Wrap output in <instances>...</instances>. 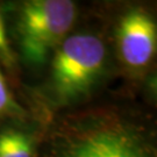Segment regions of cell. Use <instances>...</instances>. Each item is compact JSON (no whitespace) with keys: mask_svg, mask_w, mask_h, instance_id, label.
I'll return each mask as SVG.
<instances>
[{"mask_svg":"<svg viewBox=\"0 0 157 157\" xmlns=\"http://www.w3.org/2000/svg\"><path fill=\"white\" fill-rule=\"evenodd\" d=\"M152 105L132 87L47 120L37 157H157Z\"/></svg>","mask_w":157,"mask_h":157,"instance_id":"obj_1","label":"cell"},{"mask_svg":"<svg viewBox=\"0 0 157 157\" xmlns=\"http://www.w3.org/2000/svg\"><path fill=\"white\" fill-rule=\"evenodd\" d=\"M119 78L106 7H83L77 25L52 52L34 84H21L23 106L48 120L97 100Z\"/></svg>","mask_w":157,"mask_h":157,"instance_id":"obj_2","label":"cell"},{"mask_svg":"<svg viewBox=\"0 0 157 157\" xmlns=\"http://www.w3.org/2000/svg\"><path fill=\"white\" fill-rule=\"evenodd\" d=\"M84 5L72 0L0 2L7 36L20 71L37 76L77 25Z\"/></svg>","mask_w":157,"mask_h":157,"instance_id":"obj_3","label":"cell"},{"mask_svg":"<svg viewBox=\"0 0 157 157\" xmlns=\"http://www.w3.org/2000/svg\"><path fill=\"white\" fill-rule=\"evenodd\" d=\"M114 59L120 78L139 90L156 71L157 17L155 5L143 1L105 2Z\"/></svg>","mask_w":157,"mask_h":157,"instance_id":"obj_4","label":"cell"},{"mask_svg":"<svg viewBox=\"0 0 157 157\" xmlns=\"http://www.w3.org/2000/svg\"><path fill=\"white\" fill-rule=\"evenodd\" d=\"M45 124L32 112L0 120V157H37Z\"/></svg>","mask_w":157,"mask_h":157,"instance_id":"obj_5","label":"cell"},{"mask_svg":"<svg viewBox=\"0 0 157 157\" xmlns=\"http://www.w3.org/2000/svg\"><path fill=\"white\" fill-rule=\"evenodd\" d=\"M0 67L1 70L5 71L6 77L8 78L11 85H13L15 90H17L21 84V71L7 36L1 10H0Z\"/></svg>","mask_w":157,"mask_h":157,"instance_id":"obj_6","label":"cell"},{"mask_svg":"<svg viewBox=\"0 0 157 157\" xmlns=\"http://www.w3.org/2000/svg\"><path fill=\"white\" fill-rule=\"evenodd\" d=\"M11 83L0 67V120L14 117H26L30 111L20 102L12 90Z\"/></svg>","mask_w":157,"mask_h":157,"instance_id":"obj_7","label":"cell"}]
</instances>
